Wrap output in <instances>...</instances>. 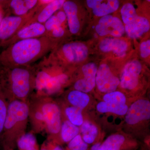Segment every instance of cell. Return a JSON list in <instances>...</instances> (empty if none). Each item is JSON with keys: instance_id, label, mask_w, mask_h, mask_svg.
Returning <instances> with one entry per match:
<instances>
[{"instance_id": "cell-31", "label": "cell", "mask_w": 150, "mask_h": 150, "mask_svg": "<svg viewBox=\"0 0 150 150\" xmlns=\"http://www.w3.org/2000/svg\"><path fill=\"white\" fill-rule=\"evenodd\" d=\"M88 148L79 134L67 144L64 150H88Z\"/></svg>"}, {"instance_id": "cell-23", "label": "cell", "mask_w": 150, "mask_h": 150, "mask_svg": "<svg viewBox=\"0 0 150 150\" xmlns=\"http://www.w3.org/2000/svg\"><path fill=\"white\" fill-rule=\"evenodd\" d=\"M62 109L63 118L66 119L75 126L80 127L84 120L83 110L58 100Z\"/></svg>"}, {"instance_id": "cell-21", "label": "cell", "mask_w": 150, "mask_h": 150, "mask_svg": "<svg viewBox=\"0 0 150 150\" xmlns=\"http://www.w3.org/2000/svg\"><path fill=\"white\" fill-rule=\"evenodd\" d=\"M100 48L103 52H112L118 57L125 56L128 49L126 41L118 38H108L101 40Z\"/></svg>"}, {"instance_id": "cell-17", "label": "cell", "mask_w": 150, "mask_h": 150, "mask_svg": "<svg viewBox=\"0 0 150 150\" xmlns=\"http://www.w3.org/2000/svg\"><path fill=\"white\" fill-rule=\"evenodd\" d=\"M86 3L88 7L92 9L94 15L101 17L117 11L119 6V2L117 0H87Z\"/></svg>"}, {"instance_id": "cell-14", "label": "cell", "mask_w": 150, "mask_h": 150, "mask_svg": "<svg viewBox=\"0 0 150 150\" xmlns=\"http://www.w3.org/2000/svg\"><path fill=\"white\" fill-rule=\"evenodd\" d=\"M46 30L44 24L34 23L24 26L16 34L3 44L4 49L11 44L23 40L46 36Z\"/></svg>"}, {"instance_id": "cell-18", "label": "cell", "mask_w": 150, "mask_h": 150, "mask_svg": "<svg viewBox=\"0 0 150 150\" xmlns=\"http://www.w3.org/2000/svg\"><path fill=\"white\" fill-rule=\"evenodd\" d=\"M62 8L66 17L70 33L71 34H77L80 29V22L78 17V5L75 2L65 1Z\"/></svg>"}, {"instance_id": "cell-6", "label": "cell", "mask_w": 150, "mask_h": 150, "mask_svg": "<svg viewBox=\"0 0 150 150\" xmlns=\"http://www.w3.org/2000/svg\"><path fill=\"white\" fill-rule=\"evenodd\" d=\"M125 133L135 138L149 126L150 120V102L139 98L131 103L125 116Z\"/></svg>"}, {"instance_id": "cell-35", "label": "cell", "mask_w": 150, "mask_h": 150, "mask_svg": "<svg viewBox=\"0 0 150 150\" xmlns=\"http://www.w3.org/2000/svg\"><path fill=\"white\" fill-rule=\"evenodd\" d=\"M4 1H1L0 0V12H4V11H3Z\"/></svg>"}, {"instance_id": "cell-8", "label": "cell", "mask_w": 150, "mask_h": 150, "mask_svg": "<svg viewBox=\"0 0 150 150\" xmlns=\"http://www.w3.org/2000/svg\"><path fill=\"white\" fill-rule=\"evenodd\" d=\"M38 6L25 15L23 16L8 15L4 17L0 22V47L24 27L36 12Z\"/></svg>"}, {"instance_id": "cell-20", "label": "cell", "mask_w": 150, "mask_h": 150, "mask_svg": "<svg viewBox=\"0 0 150 150\" xmlns=\"http://www.w3.org/2000/svg\"><path fill=\"white\" fill-rule=\"evenodd\" d=\"M150 28L149 22L147 19L139 16L124 26L127 35L132 39H137L141 37L149 30Z\"/></svg>"}, {"instance_id": "cell-16", "label": "cell", "mask_w": 150, "mask_h": 150, "mask_svg": "<svg viewBox=\"0 0 150 150\" xmlns=\"http://www.w3.org/2000/svg\"><path fill=\"white\" fill-rule=\"evenodd\" d=\"M38 0H6L3 4L4 12L16 16L25 15L37 6Z\"/></svg>"}, {"instance_id": "cell-32", "label": "cell", "mask_w": 150, "mask_h": 150, "mask_svg": "<svg viewBox=\"0 0 150 150\" xmlns=\"http://www.w3.org/2000/svg\"><path fill=\"white\" fill-rule=\"evenodd\" d=\"M40 150H64V148L54 141L47 139L42 143Z\"/></svg>"}, {"instance_id": "cell-25", "label": "cell", "mask_w": 150, "mask_h": 150, "mask_svg": "<svg viewBox=\"0 0 150 150\" xmlns=\"http://www.w3.org/2000/svg\"><path fill=\"white\" fill-rule=\"evenodd\" d=\"M128 104H116L100 101L96 105V109L99 113H107L119 116H124L129 108Z\"/></svg>"}, {"instance_id": "cell-34", "label": "cell", "mask_w": 150, "mask_h": 150, "mask_svg": "<svg viewBox=\"0 0 150 150\" xmlns=\"http://www.w3.org/2000/svg\"><path fill=\"white\" fill-rule=\"evenodd\" d=\"M141 56L142 58H146L150 54V40H148L141 43L140 46Z\"/></svg>"}, {"instance_id": "cell-28", "label": "cell", "mask_w": 150, "mask_h": 150, "mask_svg": "<svg viewBox=\"0 0 150 150\" xmlns=\"http://www.w3.org/2000/svg\"><path fill=\"white\" fill-rule=\"evenodd\" d=\"M102 101L113 104H128L126 95L122 92L117 91L104 94Z\"/></svg>"}, {"instance_id": "cell-26", "label": "cell", "mask_w": 150, "mask_h": 150, "mask_svg": "<svg viewBox=\"0 0 150 150\" xmlns=\"http://www.w3.org/2000/svg\"><path fill=\"white\" fill-rule=\"evenodd\" d=\"M18 150H40L35 134L32 131L25 133L16 142Z\"/></svg>"}, {"instance_id": "cell-1", "label": "cell", "mask_w": 150, "mask_h": 150, "mask_svg": "<svg viewBox=\"0 0 150 150\" xmlns=\"http://www.w3.org/2000/svg\"><path fill=\"white\" fill-rule=\"evenodd\" d=\"M28 103L31 131L34 134H46L47 139L56 142L63 120L62 109L58 100L33 93Z\"/></svg>"}, {"instance_id": "cell-9", "label": "cell", "mask_w": 150, "mask_h": 150, "mask_svg": "<svg viewBox=\"0 0 150 150\" xmlns=\"http://www.w3.org/2000/svg\"><path fill=\"white\" fill-rule=\"evenodd\" d=\"M139 142L134 137L124 132L111 134L100 145L98 150H136Z\"/></svg>"}, {"instance_id": "cell-30", "label": "cell", "mask_w": 150, "mask_h": 150, "mask_svg": "<svg viewBox=\"0 0 150 150\" xmlns=\"http://www.w3.org/2000/svg\"><path fill=\"white\" fill-rule=\"evenodd\" d=\"M8 101L0 86V141L2 136L4 125L5 121Z\"/></svg>"}, {"instance_id": "cell-36", "label": "cell", "mask_w": 150, "mask_h": 150, "mask_svg": "<svg viewBox=\"0 0 150 150\" xmlns=\"http://www.w3.org/2000/svg\"><path fill=\"white\" fill-rule=\"evenodd\" d=\"M3 150H15L13 149H9V148H3Z\"/></svg>"}, {"instance_id": "cell-4", "label": "cell", "mask_w": 150, "mask_h": 150, "mask_svg": "<svg viewBox=\"0 0 150 150\" xmlns=\"http://www.w3.org/2000/svg\"><path fill=\"white\" fill-rule=\"evenodd\" d=\"M28 121V101L13 100L8 101L1 141L3 148L15 149L17 140L26 133Z\"/></svg>"}, {"instance_id": "cell-24", "label": "cell", "mask_w": 150, "mask_h": 150, "mask_svg": "<svg viewBox=\"0 0 150 150\" xmlns=\"http://www.w3.org/2000/svg\"><path fill=\"white\" fill-rule=\"evenodd\" d=\"M79 134V127L63 118L59 137L55 142L63 146L65 144H67Z\"/></svg>"}, {"instance_id": "cell-12", "label": "cell", "mask_w": 150, "mask_h": 150, "mask_svg": "<svg viewBox=\"0 0 150 150\" xmlns=\"http://www.w3.org/2000/svg\"><path fill=\"white\" fill-rule=\"evenodd\" d=\"M96 30L100 36L109 34L117 38L121 37L125 32L121 20L110 15L101 18L96 27Z\"/></svg>"}, {"instance_id": "cell-5", "label": "cell", "mask_w": 150, "mask_h": 150, "mask_svg": "<svg viewBox=\"0 0 150 150\" xmlns=\"http://www.w3.org/2000/svg\"><path fill=\"white\" fill-rule=\"evenodd\" d=\"M35 89L33 93L40 96L52 97L60 93L69 82L66 73L56 71V65L42 59L35 65Z\"/></svg>"}, {"instance_id": "cell-15", "label": "cell", "mask_w": 150, "mask_h": 150, "mask_svg": "<svg viewBox=\"0 0 150 150\" xmlns=\"http://www.w3.org/2000/svg\"><path fill=\"white\" fill-rule=\"evenodd\" d=\"M65 1V0H52L46 5L40 4L38 1L37 11L24 26L34 23L44 24L57 11L62 8Z\"/></svg>"}, {"instance_id": "cell-13", "label": "cell", "mask_w": 150, "mask_h": 150, "mask_svg": "<svg viewBox=\"0 0 150 150\" xmlns=\"http://www.w3.org/2000/svg\"><path fill=\"white\" fill-rule=\"evenodd\" d=\"M98 68L94 63H89L83 66V77L78 79L74 83L73 89L88 93L96 86V79Z\"/></svg>"}, {"instance_id": "cell-27", "label": "cell", "mask_w": 150, "mask_h": 150, "mask_svg": "<svg viewBox=\"0 0 150 150\" xmlns=\"http://www.w3.org/2000/svg\"><path fill=\"white\" fill-rule=\"evenodd\" d=\"M66 19L67 17L64 11H57L44 23L46 30V35L56 28L62 26Z\"/></svg>"}, {"instance_id": "cell-22", "label": "cell", "mask_w": 150, "mask_h": 150, "mask_svg": "<svg viewBox=\"0 0 150 150\" xmlns=\"http://www.w3.org/2000/svg\"><path fill=\"white\" fill-rule=\"evenodd\" d=\"M62 101L66 104L80 108L83 111L88 107L91 102L87 93L74 89L68 92L64 100Z\"/></svg>"}, {"instance_id": "cell-3", "label": "cell", "mask_w": 150, "mask_h": 150, "mask_svg": "<svg viewBox=\"0 0 150 150\" xmlns=\"http://www.w3.org/2000/svg\"><path fill=\"white\" fill-rule=\"evenodd\" d=\"M35 66L8 67L0 65V86L8 101H28L35 89Z\"/></svg>"}, {"instance_id": "cell-7", "label": "cell", "mask_w": 150, "mask_h": 150, "mask_svg": "<svg viewBox=\"0 0 150 150\" xmlns=\"http://www.w3.org/2000/svg\"><path fill=\"white\" fill-rule=\"evenodd\" d=\"M51 52L49 55L46 56L47 59L51 60L62 59L70 64L82 62L85 60L88 53L87 46L79 42L65 43L59 49L54 48Z\"/></svg>"}, {"instance_id": "cell-29", "label": "cell", "mask_w": 150, "mask_h": 150, "mask_svg": "<svg viewBox=\"0 0 150 150\" xmlns=\"http://www.w3.org/2000/svg\"><path fill=\"white\" fill-rule=\"evenodd\" d=\"M121 12L122 20L125 25L132 22L139 16L134 6L130 3L124 4L121 8Z\"/></svg>"}, {"instance_id": "cell-19", "label": "cell", "mask_w": 150, "mask_h": 150, "mask_svg": "<svg viewBox=\"0 0 150 150\" xmlns=\"http://www.w3.org/2000/svg\"><path fill=\"white\" fill-rule=\"evenodd\" d=\"M79 128L80 134L82 139L87 144L93 145L98 142H101L98 139L99 128L95 122L90 119H84Z\"/></svg>"}, {"instance_id": "cell-11", "label": "cell", "mask_w": 150, "mask_h": 150, "mask_svg": "<svg viewBox=\"0 0 150 150\" xmlns=\"http://www.w3.org/2000/svg\"><path fill=\"white\" fill-rule=\"evenodd\" d=\"M142 69V65L138 61L135 60L127 63L124 67L120 79L119 86L121 88L128 91L137 88L139 83Z\"/></svg>"}, {"instance_id": "cell-33", "label": "cell", "mask_w": 150, "mask_h": 150, "mask_svg": "<svg viewBox=\"0 0 150 150\" xmlns=\"http://www.w3.org/2000/svg\"><path fill=\"white\" fill-rule=\"evenodd\" d=\"M65 31L63 26H59L54 28L46 35L54 40L62 38L65 35Z\"/></svg>"}, {"instance_id": "cell-10", "label": "cell", "mask_w": 150, "mask_h": 150, "mask_svg": "<svg viewBox=\"0 0 150 150\" xmlns=\"http://www.w3.org/2000/svg\"><path fill=\"white\" fill-rule=\"evenodd\" d=\"M120 84V79L113 74L110 67L102 64L98 69L96 86L100 92L105 94L115 91Z\"/></svg>"}, {"instance_id": "cell-2", "label": "cell", "mask_w": 150, "mask_h": 150, "mask_svg": "<svg viewBox=\"0 0 150 150\" xmlns=\"http://www.w3.org/2000/svg\"><path fill=\"white\" fill-rule=\"evenodd\" d=\"M56 40L44 36L19 40L0 53V65L13 67L31 66L56 48Z\"/></svg>"}]
</instances>
